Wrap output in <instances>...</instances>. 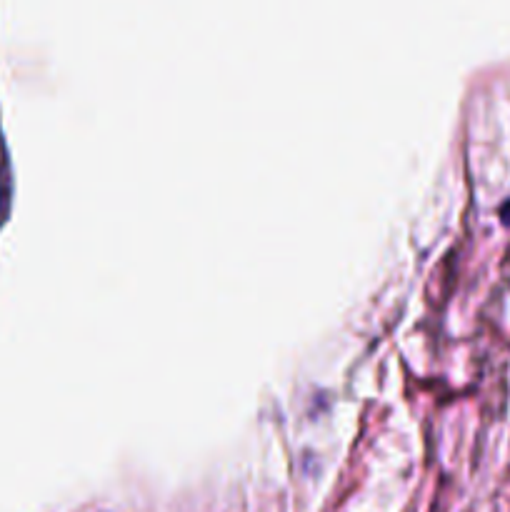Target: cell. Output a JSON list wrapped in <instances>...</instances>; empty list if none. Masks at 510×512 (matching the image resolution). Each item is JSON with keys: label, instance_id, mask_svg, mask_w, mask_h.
Instances as JSON below:
<instances>
[{"label": "cell", "instance_id": "cell-1", "mask_svg": "<svg viewBox=\"0 0 510 512\" xmlns=\"http://www.w3.org/2000/svg\"><path fill=\"white\" fill-rule=\"evenodd\" d=\"M500 220H503L505 225H510V200L508 203H503V208H500Z\"/></svg>", "mask_w": 510, "mask_h": 512}, {"label": "cell", "instance_id": "cell-2", "mask_svg": "<svg viewBox=\"0 0 510 512\" xmlns=\"http://www.w3.org/2000/svg\"><path fill=\"white\" fill-rule=\"evenodd\" d=\"M3 208H5V188L3 183H0V213H3Z\"/></svg>", "mask_w": 510, "mask_h": 512}]
</instances>
